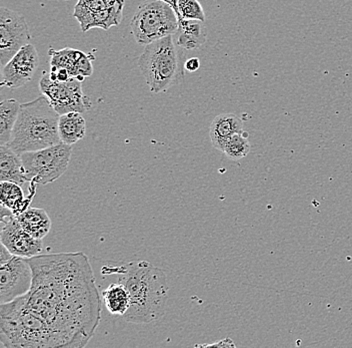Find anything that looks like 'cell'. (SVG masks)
<instances>
[{
    "label": "cell",
    "instance_id": "6da1fadb",
    "mask_svg": "<svg viewBox=\"0 0 352 348\" xmlns=\"http://www.w3.org/2000/svg\"><path fill=\"white\" fill-rule=\"evenodd\" d=\"M33 271L25 303L60 339L63 348L85 347L101 320V301L91 264L83 252L28 258Z\"/></svg>",
    "mask_w": 352,
    "mask_h": 348
},
{
    "label": "cell",
    "instance_id": "7a4b0ae2",
    "mask_svg": "<svg viewBox=\"0 0 352 348\" xmlns=\"http://www.w3.org/2000/svg\"><path fill=\"white\" fill-rule=\"evenodd\" d=\"M120 282L131 295L127 323L147 325L164 316L169 291L164 270L145 260L131 262L121 267Z\"/></svg>",
    "mask_w": 352,
    "mask_h": 348
},
{
    "label": "cell",
    "instance_id": "3957f363",
    "mask_svg": "<svg viewBox=\"0 0 352 348\" xmlns=\"http://www.w3.org/2000/svg\"><path fill=\"white\" fill-rule=\"evenodd\" d=\"M0 342L8 348H63L60 339L24 296L0 305Z\"/></svg>",
    "mask_w": 352,
    "mask_h": 348
},
{
    "label": "cell",
    "instance_id": "277c9868",
    "mask_svg": "<svg viewBox=\"0 0 352 348\" xmlns=\"http://www.w3.org/2000/svg\"><path fill=\"white\" fill-rule=\"evenodd\" d=\"M59 116L43 94L35 100L23 103L6 146L22 155L59 144Z\"/></svg>",
    "mask_w": 352,
    "mask_h": 348
},
{
    "label": "cell",
    "instance_id": "5b68a950",
    "mask_svg": "<svg viewBox=\"0 0 352 348\" xmlns=\"http://www.w3.org/2000/svg\"><path fill=\"white\" fill-rule=\"evenodd\" d=\"M184 50L173 35L145 45L138 65L151 92H164L182 83L186 70Z\"/></svg>",
    "mask_w": 352,
    "mask_h": 348
},
{
    "label": "cell",
    "instance_id": "8992f818",
    "mask_svg": "<svg viewBox=\"0 0 352 348\" xmlns=\"http://www.w3.org/2000/svg\"><path fill=\"white\" fill-rule=\"evenodd\" d=\"M179 19L175 10L162 0H145L132 17L131 32L136 43L147 45L175 34Z\"/></svg>",
    "mask_w": 352,
    "mask_h": 348
},
{
    "label": "cell",
    "instance_id": "52a82bcc",
    "mask_svg": "<svg viewBox=\"0 0 352 348\" xmlns=\"http://www.w3.org/2000/svg\"><path fill=\"white\" fill-rule=\"evenodd\" d=\"M72 156V147L59 143L54 146L21 155L26 177L33 185H47L65 173Z\"/></svg>",
    "mask_w": 352,
    "mask_h": 348
},
{
    "label": "cell",
    "instance_id": "ba28073f",
    "mask_svg": "<svg viewBox=\"0 0 352 348\" xmlns=\"http://www.w3.org/2000/svg\"><path fill=\"white\" fill-rule=\"evenodd\" d=\"M39 90L59 114L72 112L82 114L91 107V101L83 94L82 83L76 78L57 81L50 79V74H44L39 81Z\"/></svg>",
    "mask_w": 352,
    "mask_h": 348
},
{
    "label": "cell",
    "instance_id": "9c48e42d",
    "mask_svg": "<svg viewBox=\"0 0 352 348\" xmlns=\"http://www.w3.org/2000/svg\"><path fill=\"white\" fill-rule=\"evenodd\" d=\"M0 222L1 244L8 249L11 254L23 258H32L43 253V240L36 239L26 232L12 211L2 205Z\"/></svg>",
    "mask_w": 352,
    "mask_h": 348
},
{
    "label": "cell",
    "instance_id": "30bf717a",
    "mask_svg": "<svg viewBox=\"0 0 352 348\" xmlns=\"http://www.w3.org/2000/svg\"><path fill=\"white\" fill-rule=\"evenodd\" d=\"M32 39L25 19L19 12L0 8V63L3 68Z\"/></svg>",
    "mask_w": 352,
    "mask_h": 348
},
{
    "label": "cell",
    "instance_id": "8fae6325",
    "mask_svg": "<svg viewBox=\"0 0 352 348\" xmlns=\"http://www.w3.org/2000/svg\"><path fill=\"white\" fill-rule=\"evenodd\" d=\"M33 271L28 258L13 255L0 266V303H8L32 289Z\"/></svg>",
    "mask_w": 352,
    "mask_h": 348
},
{
    "label": "cell",
    "instance_id": "7c38bea8",
    "mask_svg": "<svg viewBox=\"0 0 352 348\" xmlns=\"http://www.w3.org/2000/svg\"><path fill=\"white\" fill-rule=\"evenodd\" d=\"M38 65V52L34 45L28 43L2 68V85L12 90L23 87L32 81Z\"/></svg>",
    "mask_w": 352,
    "mask_h": 348
},
{
    "label": "cell",
    "instance_id": "4fadbf2b",
    "mask_svg": "<svg viewBox=\"0 0 352 348\" xmlns=\"http://www.w3.org/2000/svg\"><path fill=\"white\" fill-rule=\"evenodd\" d=\"M124 2L116 4L107 10L100 12H91L80 6L74 8V17L80 25L81 30L87 32L91 28H101L109 30L112 26L120 25L122 21V12Z\"/></svg>",
    "mask_w": 352,
    "mask_h": 348
},
{
    "label": "cell",
    "instance_id": "5bb4252c",
    "mask_svg": "<svg viewBox=\"0 0 352 348\" xmlns=\"http://www.w3.org/2000/svg\"><path fill=\"white\" fill-rule=\"evenodd\" d=\"M50 65L52 68H65L72 78L82 81L91 76L94 72L91 59L81 50L74 48H63L60 50H50Z\"/></svg>",
    "mask_w": 352,
    "mask_h": 348
},
{
    "label": "cell",
    "instance_id": "9a60e30c",
    "mask_svg": "<svg viewBox=\"0 0 352 348\" xmlns=\"http://www.w3.org/2000/svg\"><path fill=\"white\" fill-rule=\"evenodd\" d=\"M242 132L241 119L234 114H221L215 116L209 127L211 143L220 152H223L224 146L231 136Z\"/></svg>",
    "mask_w": 352,
    "mask_h": 348
},
{
    "label": "cell",
    "instance_id": "2e32d148",
    "mask_svg": "<svg viewBox=\"0 0 352 348\" xmlns=\"http://www.w3.org/2000/svg\"><path fill=\"white\" fill-rule=\"evenodd\" d=\"M1 181L16 183L23 189H30L28 183L30 182L26 177L21 155L8 146H0V182Z\"/></svg>",
    "mask_w": 352,
    "mask_h": 348
},
{
    "label": "cell",
    "instance_id": "e0dca14e",
    "mask_svg": "<svg viewBox=\"0 0 352 348\" xmlns=\"http://www.w3.org/2000/svg\"><path fill=\"white\" fill-rule=\"evenodd\" d=\"M173 37L177 45L184 50H195L206 43L208 30L204 21L180 19L177 32Z\"/></svg>",
    "mask_w": 352,
    "mask_h": 348
},
{
    "label": "cell",
    "instance_id": "ac0fdd59",
    "mask_svg": "<svg viewBox=\"0 0 352 348\" xmlns=\"http://www.w3.org/2000/svg\"><path fill=\"white\" fill-rule=\"evenodd\" d=\"M14 215L22 228L36 239L43 240L50 232L52 219L43 209L28 207Z\"/></svg>",
    "mask_w": 352,
    "mask_h": 348
},
{
    "label": "cell",
    "instance_id": "d6986e66",
    "mask_svg": "<svg viewBox=\"0 0 352 348\" xmlns=\"http://www.w3.org/2000/svg\"><path fill=\"white\" fill-rule=\"evenodd\" d=\"M58 134L63 144H76L87 134V123L81 112H72L60 114L58 121Z\"/></svg>",
    "mask_w": 352,
    "mask_h": 348
},
{
    "label": "cell",
    "instance_id": "ffe728a7",
    "mask_svg": "<svg viewBox=\"0 0 352 348\" xmlns=\"http://www.w3.org/2000/svg\"><path fill=\"white\" fill-rule=\"evenodd\" d=\"M102 296L109 314L123 316L131 306V295L120 282L110 284L107 289L103 290Z\"/></svg>",
    "mask_w": 352,
    "mask_h": 348
},
{
    "label": "cell",
    "instance_id": "44dd1931",
    "mask_svg": "<svg viewBox=\"0 0 352 348\" xmlns=\"http://www.w3.org/2000/svg\"><path fill=\"white\" fill-rule=\"evenodd\" d=\"M21 103L14 99L0 103V145L6 146L12 136L13 129L19 119Z\"/></svg>",
    "mask_w": 352,
    "mask_h": 348
},
{
    "label": "cell",
    "instance_id": "7402d4cb",
    "mask_svg": "<svg viewBox=\"0 0 352 348\" xmlns=\"http://www.w3.org/2000/svg\"><path fill=\"white\" fill-rule=\"evenodd\" d=\"M0 189L2 206L10 209L13 214L22 212L30 207V202L25 199L23 188L21 185L8 181H1Z\"/></svg>",
    "mask_w": 352,
    "mask_h": 348
},
{
    "label": "cell",
    "instance_id": "603a6c76",
    "mask_svg": "<svg viewBox=\"0 0 352 348\" xmlns=\"http://www.w3.org/2000/svg\"><path fill=\"white\" fill-rule=\"evenodd\" d=\"M250 152V144L248 138L242 133L235 134L226 142L223 152L228 158L232 161H239L246 157Z\"/></svg>",
    "mask_w": 352,
    "mask_h": 348
},
{
    "label": "cell",
    "instance_id": "cb8c5ba5",
    "mask_svg": "<svg viewBox=\"0 0 352 348\" xmlns=\"http://www.w3.org/2000/svg\"><path fill=\"white\" fill-rule=\"evenodd\" d=\"M178 19L206 21V13L198 0H178Z\"/></svg>",
    "mask_w": 352,
    "mask_h": 348
},
{
    "label": "cell",
    "instance_id": "d4e9b609",
    "mask_svg": "<svg viewBox=\"0 0 352 348\" xmlns=\"http://www.w3.org/2000/svg\"><path fill=\"white\" fill-rule=\"evenodd\" d=\"M124 2V0H78L77 6L87 8L91 12H100V10H107L116 4Z\"/></svg>",
    "mask_w": 352,
    "mask_h": 348
},
{
    "label": "cell",
    "instance_id": "484cf974",
    "mask_svg": "<svg viewBox=\"0 0 352 348\" xmlns=\"http://www.w3.org/2000/svg\"><path fill=\"white\" fill-rule=\"evenodd\" d=\"M197 347H235L234 342L231 340L230 338L223 339V340H220L219 342L217 343H211V345H197Z\"/></svg>",
    "mask_w": 352,
    "mask_h": 348
},
{
    "label": "cell",
    "instance_id": "4316f807",
    "mask_svg": "<svg viewBox=\"0 0 352 348\" xmlns=\"http://www.w3.org/2000/svg\"><path fill=\"white\" fill-rule=\"evenodd\" d=\"M186 70L189 72H197L198 68H200V61L197 57H192V59H187L186 61Z\"/></svg>",
    "mask_w": 352,
    "mask_h": 348
},
{
    "label": "cell",
    "instance_id": "83f0119b",
    "mask_svg": "<svg viewBox=\"0 0 352 348\" xmlns=\"http://www.w3.org/2000/svg\"><path fill=\"white\" fill-rule=\"evenodd\" d=\"M13 255L11 254L8 249L1 244V252H0V266L3 265V264L8 263V261L11 258H12Z\"/></svg>",
    "mask_w": 352,
    "mask_h": 348
},
{
    "label": "cell",
    "instance_id": "f1b7e54d",
    "mask_svg": "<svg viewBox=\"0 0 352 348\" xmlns=\"http://www.w3.org/2000/svg\"><path fill=\"white\" fill-rule=\"evenodd\" d=\"M162 1L166 2V3H168L169 6H170L171 8H173V10H175V12L176 14H177V17H178V8H177L178 0H162Z\"/></svg>",
    "mask_w": 352,
    "mask_h": 348
}]
</instances>
